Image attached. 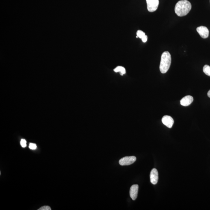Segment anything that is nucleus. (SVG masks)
I'll use <instances>...</instances> for the list:
<instances>
[{"label":"nucleus","mask_w":210,"mask_h":210,"mask_svg":"<svg viewBox=\"0 0 210 210\" xmlns=\"http://www.w3.org/2000/svg\"><path fill=\"white\" fill-rule=\"evenodd\" d=\"M191 9V4L187 0H181L177 2L175 7V13L178 16L186 15Z\"/></svg>","instance_id":"nucleus-1"},{"label":"nucleus","mask_w":210,"mask_h":210,"mask_svg":"<svg viewBox=\"0 0 210 210\" xmlns=\"http://www.w3.org/2000/svg\"><path fill=\"white\" fill-rule=\"evenodd\" d=\"M171 63V55L168 51H165L161 56L160 69L161 73H166L170 68Z\"/></svg>","instance_id":"nucleus-2"},{"label":"nucleus","mask_w":210,"mask_h":210,"mask_svg":"<svg viewBox=\"0 0 210 210\" xmlns=\"http://www.w3.org/2000/svg\"><path fill=\"white\" fill-rule=\"evenodd\" d=\"M148 11L150 12L156 11L159 6V0H146Z\"/></svg>","instance_id":"nucleus-3"},{"label":"nucleus","mask_w":210,"mask_h":210,"mask_svg":"<svg viewBox=\"0 0 210 210\" xmlns=\"http://www.w3.org/2000/svg\"><path fill=\"white\" fill-rule=\"evenodd\" d=\"M136 161V158L135 156H126L121 158L119 163L121 165H129L133 164Z\"/></svg>","instance_id":"nucleus-4"},{"label":"nucleus","mask_w":210,"mask_h":210,"mask_svg":"<svg viewBox=\"0 0 210 210\" xmlns=\"http://www.w3.org/2000/svg\"><path fill=\"white\" fill-rule=\"evenodd\" d=\"M196 31L202 38L206 39L208 37L209 31L206 27L203 26L199 27L196 28Z\"/></svg>","instance_id":"nucleus-5"},{"label":"nucleus","mask_w":210,"mask_h":210,"mask_svg":"<svg viewBox=\"0 0 210 210\" xmlns=\"http://www.w3.org/2000/svg\"><path fill=\"white\" fill-rule=\"evenodd\" d=\"M162 122L164 125L169 128H171L174 123V120L171 116L165 115L162 118Z\"/></svg>","instance_id":"nucleus-6"},{"label":"nucleus","mask_w":210,"mask_h":210,"mask_svg":"<svg viewBox=\"0 0 210 210\" xmlns=\"http://www.w3.org/2000/svg\"><path fill=\"white\" fill-rule=\"evenodd\" d=\"M151 182L154 185H156L158 180V173L156 169H152L150 174Z\"/></svg>","instance_id":"nucleus-7"},{"label":"nucleus","mask_w":210,"mask_h":210,"mask_svg":"<svg viewBox=\"0 0 210 210\" xmlns=\"http://www.w3.org/2000/svg\"><path fill=\"white\" fill-rule=\"evenodd\" d=\"M139 186L137 185H132L130 189V195L133 200L136 199L138 195Z\"/></svg>","instance_id":"nucleus-8"},{"label":"nucleus","mask_w":210,"mask_h":210,"mask_svg":"<svg viewBox=\"0 0 210 210\" xmlns=\"http://www.w3.org/2000/svg\"><path fill=\"white\" fill-rule=\"evenodd\" d=\"M193 101V96H187L182 98L180 101V104L184 106H188L191 104Z\"/></svg>","instance_id":"nucleus-9"},{"label":"nucleus","mask_w":210,"mask_h":210,"mask_svg":"<svg viewBox=\"0 0 210 210\" xmlns=\"http://www.w3.org/2000/svg\"><path fill=\"white\" fill-rule=\"evenodd\" d=\"M114 71L116 72H120V75H122L126 73V70L124 67L122 66H118L114 69Z\"/></svg>","instance_id":"nucleus-10"},{"label":"nucleus","mask_w":210,"mask_h":210,"mask_svg":"<svg viewBox=\"0 0 210 210\" xmlns=\"http://www.w3.org/2000/svg\"><path fill=\"white\" fill-rule=\"evenodd\" d=\"M203 72L205 75L210 76V66L206 65L203 67Z\"/></svg>","instance_id":"nucleus-11"},{"label":"nucleus","mask_w":210,"mask_h":210,"mask_svg":"<svg viewBox=\"0 0 210 210\" xmlns=\"http://www.w3.org/2000/svg\"><path fill=\"white\" fill-rule=\"evenodd\" d=\"M145 33L144 32L140 30H138L137 32V36H138V37L139 38L142 39V38L144 37L145 36Z\"/></svg>","instance_id":"nucleus-12"},{"label":"nucleus","mask_w":210,"mask_h":210,"mask_svg":"<svg viewBox=\"0 0 210 210\" xmlns=\"http://www.w3.org/2000/svg\"><path fill=\"white\" fill-rule=\"evenodd\" d=\"M20 144L23 148H25L27 146V142L24 139H22L21 140Z\"/></svg>","instance_id":"nucleus-13"},{"label":"nucleus","mask_w":210,"mask_h":210,"mask_svg":"<svg viewBox=\"0 0 210 210\" xmlns=\"http://www.w3.org/2000/svg\"><path fill=\"white\" fill-rule=\"evenodd\" d=\"M37 145L35 144L30 143L29 146V148L30 149L35 150L37 148Z\"/></svg>","instance_id":"nucleus-14"},{"label":"nucleus","mask_w":210,"mask_h":210,"mask_svg":"<svg viewBox=\"0 0 210 210\" xmlns=\"http://www.w3.org/2000/svg\"><path fill=\"white\" fill-rule=\"evenodd\" d=\"M51 208L49 206H44L38 209V210H51Z\"/></svg>","instance_id":"nucleus-15"},{"label":"nucleus","mask_w":210,"mask_h":210,"mask_svg":"<svg viewBox=\"0 0 210 210\" xmlns=\"http://www.w3.org/2000/svg\"><path fill=\"white\" fill-rule=\"evenodd\" d=\"M141 39L142 41H143V43H146V42H147L148 40V36L145 35L144 37L142 38Z\"/></svg>","instance_id":"nucleus-16"},{"label":"nucleus","mask_w":210,"mask_h":210,"mask_svg":"<svg viewBox=\"0 0 210 210\" xmlns=\"http://www.w3.org/2000/svg\"><path fill=\"white\" fill-rule=\"evenodd\" d=\"M208 96L210 98V90L208 92Z\"/></svg>","instance_id":"nucleus-17"},{"label":"nucleus","mask_w":210,"mask_h":210,"mask_svg":"<svg viewBox=\"0 0 210 210\" xmlns=\"http://www.w3.org/2000/svg\"></svg>","instance_id":"nucleus-18"}]
</instances>
